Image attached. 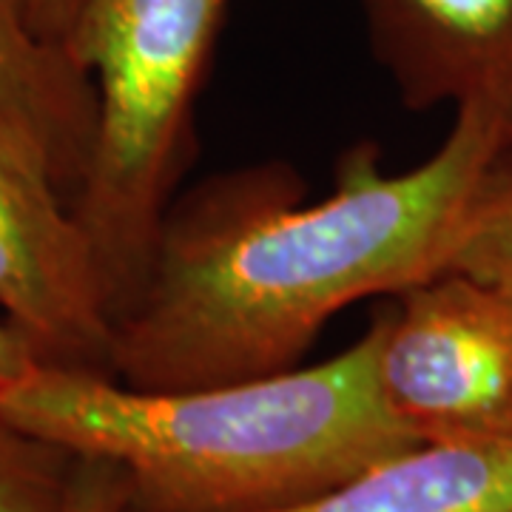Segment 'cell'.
<instances>
[{"mask_svg":"<svg viewBox=\"0 0 512 512\" xmlns=\"http://www.w3.org/2000/svg\"><path fill=\"white\" fill-rule=\"evenodd\" d=\"M510 137L501 111L461 106L407 171H387L373 140L345 148L316 202L276 160L177 191L117 319L114 379L188 390L299 367L339 311L439 274L464 202Z\"/></svg>","mask_w":512,"mask_h":512,"instance_id":"6da1fadb","label":"cell"},{"mask_svg":"<svg viewBox=\"0 0 512 512\" xmlns=\"http://www.w3.org/2000/svg\"><path fill=\"white\" fill-rule=\"evenodd\" d=\"M0 413L117 464L128 512L291 510L419 444L384 407L367 333L319 365L188 390L37 365Z\"/></svg>","mask_w":512,"mask_h":512,"instance_id":"7a4b0ae2","label":"cell"},{"mask_svg":"<svg viewBox=\"0 0 512 512\" xmlns=\"http://www.w3.org/2000/svg\"><path fill=\"white\" fill-rule=\"evenodd\" d=\"M228 0H80L63 46L92 80V157L72 214L114 322L146 282L194 151V114Z\"/></svg>","mask_w":512,"mask_h":512,"instance_id":"3957f363","label":"cell"},{"mask_svg":"<svg viewBox=\"0 0 512 512\" xmlns=\"http://www.w3.org/2000/svg\"><path fill=\"white\" fill-rule=\"evenodd\" d=\"M365 330L390 416L419 444L512 441V293L461 271L404 288Z\"/></svg>","mask_w":512,"mask_h":512,"instance_id":"277c9868","label":"cell"},{"mask_svg":"<svg viewBox=\"0 0 512 512\" xmlns=\"http://www.w3.org/2000/svg\"><path fill=\"white\" fill-rule=\"evenodd\" d=\"M0 311L37 362L114 379L117 322L69 202L0 160Z\"/></svg>","mask_w":512,"mask_h":512,"instance_id":"5b68a950","label":"cell"},{"mask_svg":"<svg viewBox=\"0 0 512 512\" xmlns=\"http://www.w3.org/2000/svg\"><path fill=\"white\" fill-rule=\"evenodd\" d=\"M402 106H490L512 123V0H362Z\"/></svg>","mask_w":512,"mask_h":512,"instance_id":"8992f818","label":"cell"},{"mask_svg":"<svg viewBox=\"0 0 512 512\" xmlns=\"http://www.w3.org/2000/svg\"><path fill=\"white\" fill-rule=\"evenodd\" d=\"M94 123L92 80L66 46L43 35L35 0H0V160L72 208Z\"/></svg>","mask_w":512,"mask_h":512,"instance_id":"52a82bcc","label":"cell"},{"mask_svg":"<svg viewBox=\"0 0 512 512\" xmlns=\"http://www.w3.org/2000/svg\"><path fill=\"white\" fill-rule=\"evenodd\" d=\"M279 512H512V441L413 444Z\"/></svg>","mask_w":512,"mask_h":512,"instance_id":"ba28073f","label":"cell"},{"mask_svg":"<svg viewBox=\"0 0 512 512\" xmlns=\"http://www.w3.org/2000/svg\"><path fill=\"white\" fill-rule=\"evenodd\" d=\"M441 271H461L512 293V137L464 202Z\"/></svg>","mask_w":512,"mask_h":512,"instance_id":"9c48e42d","label":"cell"},{"mask_svg":"<svg viewBox=\"0 0 512 512\" xmlns=\"http://www.w3.org/2000/svg\"><path fill=\"white\" fill-rule=\"evenodd\" d=\"M77 456L0 413V512H66Z\"/></svg>","mask_w":512,"mask_h":512,"instance_id":"30bf717a","label":"cell"},{"mask_svg":"<svg viewBox=\"0 0 512 512\" xmlns=\"http://www.w3.org/2000/svg\"><path fill=\"white\" fill-rule=\"evenodd\" d=\"M66 512H128L126 473L106 458L77 456Z\"/></svg>","mask_w":512,"mask_h":512,"instance_id":"8fae6325","label":"cell"},{"mask_svg":"<svg viewBox=\"0 0 512 512\" xmlns=\"http://www.w3.org/2000/svg\"><path fill=\"white\" fill-rule=\"evenodd\" d=\"M40 365L35 350L20 336V330L0 311V390L12 387Z\"/></svg>","mask_w":512,"mask_h":512,"instance_id":"7c38bea8","label":"cell"},{"mask_svg":"<svg viewBox=\"0 0 512 512\" xmlns=\"http://www.w3.org/2000/svg\"><path fill=\"white\" fill-rule=\"evenodd\" d=\"M77 6H80V0H35L37 26L43 29V35L49 37V40H55V43L63 46Z\"/></svg>","mask_w":512,"mask_h":512,"instance_id":"4fadbf2b","label":"cell"}]
</instances>
